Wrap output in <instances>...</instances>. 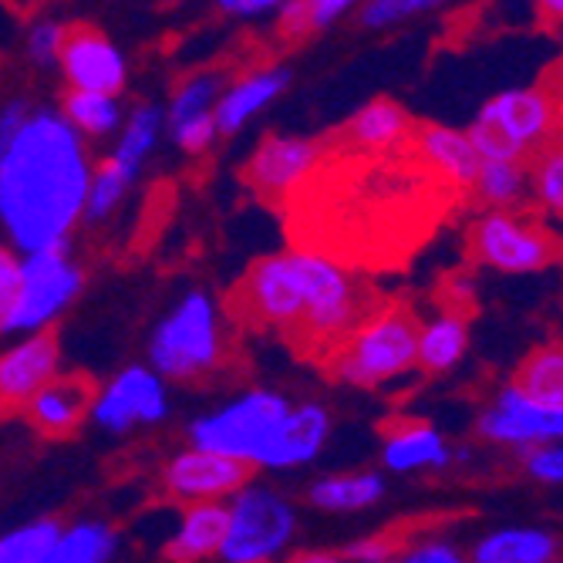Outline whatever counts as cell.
Returning <instances> with one entry per match:
<instances>
[{
    "label": "cell",
    "instance_id": "cell-1",
    "mask_svg": "<svg viewBox=\"0 0 563 563\" xmlns=\"http://www.w3.org/2000/svg\"><path fill=\"white\" fill-rule=\"evenodd\" d=\"M412 135V132H408ZM466 196L442 183L412 142L388 156H354L321 142V159L284 207L294 253L341 271H398Z\"/></svg>",
    "mask_w": 563,
    "mask_h": 563
},
{
    "label": "cell",
    "instance_id": "cell-2",
    "mask_svg": "<svg viewBox=\"0 0 563 563\" xmlns=\"http://www.w3.org/2000/svg\"><path fill=\"white\" fill-rule=\"evenodd\" d=\"M88 199L78 132L51 112L27 115L0 156V220L27 253L62 246Z\"/></svg>",
    "mask_w": 563,
    "mask_h": 563
},
{
    "label": "cell",
    "instance_id": "cell-3",
    "mask_svg": "<svg viewBox=\"0 0 563 563\" xmlns=\"http://www.w3.org/2000/svg\"><path fill=\"white\" fill-rule=\"evenodd\" d=\"M470 145L476 148L479 163H517L530 166L560 139V78L556 65L547 78L530 88L506 91L479 112L470 129Z\"/></svg>",
    "mask_w": 563,
    "mask_h": 563
},
{
    "label": "cell",
    "instance_id": "cell-4",
    "mask_svg": "<svg viewBox=\"0 0 563 563\" xmlns=\"http://www.w3.org/2000/svg\"><path fill=\"white\" fill-rule=\"evenodd\" d=\"M419 314L405 297H388L378 311L357 328L328 362L321 372L334 382L375 388L416 365L419 347Z\"/></svg>",
    "mask_w": 563,
    "mask_h": 563
},
{
    "label": "cell",
    "instance_id": "cell-5",
    "mask_svg": "<svg viewBox=\"0 0 563 563\" xmlns=\"http://www.w3.org/2000/svg\"><path fill=\"white\" fill-rule=\"evenodd\" d=\"M223 314L261 334H277L287 347L307 314V261L303 253H274L253 261L230 287Z\"/></svg>",
    "mask_w": 563,
    "mask_h": 563
},
{
    "label": "cell",
    "instance_id": "cell-6",
    "mask_svg": "<svg viewBox=\"0 0 563 563\" xmlns=\"http://www.w3.org/2000/svg\"><path fill=\"white\" fill-rule=\"evenodd\" d=\"M152 365H156L166 378L202 385L223 378L230 368V344L220 328V314L210 303L207 294H189L173 318L152 338Z\"/></svg>",
    "mask_w": 563,
    "mask_h": 563
},
{
    "label": "cell",
    "instance_id": "cell-7",
    "mask_svg": "<svg viewBox=\"0 0 563 563\" xmlns=\"http://www.w3.org/2000/svg\"><path fill=\"white\" fill-rule=\"evenodd\" d=\"M466 253L473 264H486L506 274H530L556 264L560 236L533 213H486L470 227Z\"/></svg>",
    "mask_w": 563,
    "mask_h": 563
},
{
    "label": "cell",
    "instance_id": "cell-8",
    "mask_svg": "<svg viewBox=\"0 0 563 563\" xmlns=\"http://www.w3.org/2000/svg\"><path fill=\"white\" fill-rule=\"evenodd\" d=\"M287 412H290V405L284 395L250 391L246 398L223 408V412L199 419L192 426V442H196V449L230 455V459H240V463L253 466V459H257V452L264 449V442L271 439V432L277 429V422Z\"/></svg>",
    "mask_w": 563,
    "mask_h": 563
},
{
    "label": "cell",
    "instance_id": "cell-9",
    "mask_svg": "<svg viewBox=\"0 0 563 563\" xmlns=\"http://www.w3.org/2000/svg\"><path fill=\"white\" fill-rule=\"evenodd\" d=\"M230 509L220 556L227 563H271L294 533V509L271 489H243Z\"/></svg>",
    "mask_w": 563,
    "mask_h": 563
},
{
    "label": "cell",
    "instance_id": "cell-10",
    "mask_svg": "<svg viewBox=\"0 0 563 563\" xmlns=\"http://www.w3.org/2000/svg\"><path fill=\"white\" fill-rule=\"evenodd\" d=\"M318 159H321V142L264 135L257 152H253L250 163L243 166V183L253 192V199L284 213L290 196L303 186L307 176H311Z\"/></svg>",
    "mask_w": 563,
    "mask_h": 563
},
{
    "label": "cell",
    "instance_id": "cell-11",
    "mask_svg": "<svg viewBox=\"0 0 563 563\" xmlns=\"http://www.w3.org/2000/svg\"><path fill=\"white\" fill-rule=\"evenodd\" d=\"M78 287H81V274L78 267H71L65 243L31 253L27 264H21V297H18L8 331L47 328V321L78 294Z\"/></svg>",
    "mask_w": 563,
    "mask_h": 563
},
{
    "label": "cell",
    "instance_id": "cell-12",
    "mask_svg": "<svg viewBox=\"0 0 563 563\" xmlns=\"http://www.w3.org/2000/svg\"><path fill=\"white\" fill-rule=\"evenodd\" d=\"M58 375V328L47 324L34 331L24 344L0 354V422H8L21 412L34 395Z\"/></svg>",
    "mask_w": 563,
    "mask_h": 563
},
{
    "label": "cell",
    "instance_id": "cell-13",
    "mask_svg": "<svg viewBox=\"0 0 563 563\" xmlns=\"http://www.w3.org/2000/svg\"><path fill=\"white\" fill-rule=\"evenodd\" d=\"M58 62L71 81V91L115 98L125 85V62L115 44L88 21L65 24Z\"/></svg>",
    "mask_w": 563,
    "mask_h": 563
},
{
    "label": "cell",
    "instance_id": "cell-14",
    "mask_svg": "<svg viewBox=\"0 0 563 563\" xmlns=\"http://www.w3.org/2000/svg\"><path fill=\"white\" fill-rule=\"evenodd\" d=\"M253 473L257 470L250 463H240V459L217 455L207 449H189L173 459L163 483L173 499L192 506V503H217L220 496L230 493H243Z\"/></svg>",
    "mask_w": 563,
    "mask_h": 563
},
{
    "label": "cell",
    "instance_id": "cell-15",
    "mask_svg": "<svg viewBox=\"0 0 563 563\" xmlns=\"http://www.w3.org/2000/svg\"><path fill=\"white\" fill-rule=\"evenodd\" d=\"M412 132V119L391 98H375L372 106L354 112L341 129L324 135L321 142L341 152H354V156H388V152L401 148Z\"/></svg>",
    "mask_w": 563,
    "mask_h": 563
},
{
    "label": "cell",
    "instance_id": "cell-16",
    "mask_svg": "<svg viewBox=\"0 0 563 563\" xmlns=\"http://www.w3.org/2000/svg\"><path fill=\"white\" fill-rule=\"evenodd\" d=\"M476 432L493 442H514V445H530L547 439H560L563 432V408H543L514 388H506L486 412L479 416Z\"/></svg>",
    "mask_w": 563,
    "mask_h": 563
},
{
    "label": "cell",
    "instance_id": "cell-17",
    "mask_svg": "<svg viewBox=\"0 0 563 563\" xmlns=\"http://www.w3.org/2000/svg\"><path fill=\"white\" fill-rule=\"evenodd\" d=\"M95 398H98V385L88 375L81 372L55 375L34 395L24 416L34 426V432H41L44 439H71L81 429Z\"/></svg>",
    "mask_w": 563,
    "mask_h": 563
},
{
    "label": "cell",
    "instance_id": "cell-18",
    "mask_svg": "<svg viewBox=\"0 0 563 563\" xmlns=\"http://www.w3.org/2000/svg\"><path fill=\"white\" fill-rule=\"evenodd\" d=\"M95 416L98 422L112 429V432H125L132 426H145V422H159L166 416V395L159 378L145 372V368H129L122 372L106 391L95 401Z\"/></svg>",
    "mask_w": 563,
    "mask_h": 563
},
{
    "label": "cell",
    "instance_id": "cell-19",
    "mask_svg": "<svg viewBox=\"0 0 563 563\" xmlns=\"http://www.w3.org/2000/svg\"><path fill=\"white\" fill-rule=\"evenodd\" d=\"M408 142H412V152L442 183L459 189L470 202V189L479 173V156L463 132H452V129H442L432 122H412Z\"/></svg>",
    "mask_w": 563,
    "mask_h": 563
},
{
    "label": "cell",
    "instance_id": "cell-20",
    "mask_svg": "<svg viewBox=\"0 0 563 563\" xmlns=\"http://www.w3.org/2000/svg\"><path fill=\"white\" fill-rule=\"evenodd\" d=\"M331 432V416L321 405H303L290 408V412L277 422L264 449L253 459V466H300L307 459H314Z\"/></svg>",
    "mask_w": 563,
    "mask_h": 563
},
{
    "label": "cell",
    "instance_id": "cell-21",
    "mask_svg": "<svg viewBox=\"0 0 563 563\" xmlns=\"http://www.w3.org/2000/svg\"><path fill=\"white\" fill-rule=\"evenodd\" d=\"M382 439H385V463L398 473L449 463L445 439L426 422H416V419L382 422Z\"/></svg>",
    "mask_w": 563,
    "mask_h": 563
},
{
    "label": "cell",
    "instance_id": "cell-22",
    "mask_svg": "<svg viewBox=\"0 0 563 563\" xmlns=\"http://www.w3.org/2000/svg\"><path fill=\"white\" fill-rule=\"evenodd\" d=\"M227 523L230 509L223 503H192L183 514V527L176 540L169 543V560L173 563H199L213 553H220L227 540Z\"/></svg>",
    "mask_w": 563,
    "mask_h": 563
},
{
    "label": "cell",
    "instance_id": "cell-23",
    "mask_svg": "<svg viewBox=\"0 0 563 563\" xmlns=\"http://www.w3.org/2000/svg\"><path fill=\"white\" fill-rule=\"evenodd\" d=\"M287 88V71L274 68V71H261V75H246L240 85H233L213 112V125L217 132L230 135L236 132L253 112H261L274 95H280Z\"/></svg>",
    "mask_w": 563,
    "mask_h": 563
},
{
    "label": "cell",
    "instance_id": "cell-24",
    "mask_svg": "<svg viewBox=\"0 0 563 563\" xmlns=\"http://www.w3.org/2000/svg\"><path fill=\"white\" fill-rule=\"evenodd\" d=\"M509 388L543 408H563V351H560V344L533 347L517 365L514 385Z\"/></svg>",
    "mask_w": 563,
    "mask_h": 563
},
{
    "label": "cell",
    "instance_id": "cell-25",
    "mask_svg": "<svg viewBox=\"0 0 563 563\" xmlns=\"http://www.w3.org/2000/svg\"><path fill=\"white\" fill-rule=\"evenodd\" d=\"M466 344H470V318L455 311H442L439 321L419 331L416 365H422V372L429 375H442L466 354Z\"/></svg>",
    "mask_w": 563,
    "mask_h": 563
},
{
    "label": "cell",
    "instance_id": "cell-26",
    "mask_svg": "<svg viewBox=\"0 0 563 563\" xmlns=\"http://www.w3.org/2000/svg\"><path fill=\"white\" fill-rule=\"evenodd\" d=\"M556 537L547 530H499L473 550V563H553Z\"/></svg>",
    "mask_w": 563,
    "mask_h": 563
},
{
    "label": "cell",
    "instance_id": "cell-27",
    "mask_svg": "<svg viewBox=\"0 0 563 563\" xmlns=\"http://www.w3.org/2000/svg\"><path fill=\"white\" fill-rule=\"evenodd\" d=\"M527 169L517 163H479L476 183L470 189V202H479L489 213H506L523 196Z\"/></svg>",
    "mask_w": 563,
    "mask_h": 563
},
{
    "label": "cell",
    "instance_id": "cell-28",
    "mask_svg": "<svg viewBox=\"0 0 563 563\" xmlns=\"http://www.w3.org/2000/svg\"><path fill=\"white\" fill-rule=\"evenodd\" d=\"M385 483L375 473H347L331 476L311 486V503L321 509H334V514H351V509H365L375 499H382Z\"/></svg>",
    "mask_w": 563,
    "mask_h": 563
},
{
    "label": "cell",
    "instance_id": "cell-29",
    "mask_svg": "<svg viewBox=\"0 0 563 563\" xmlns=\"http://www.w3.org/2000/svg\"><path fill=\"white\" fill-rule=\"evenodd\" d=\"M347 8H351L347 0H294V4L280 8L277 37L284 44H297L303 37H311L314 31L334 24V18H341Z\"/></svg>",
    "mask_w": 563,
    "mask_h": 563
},
{
    "label": "cell",
    "instance_id": "cell-30",
    "mask_svg": "<svg viewBox=\"0 0 563 563\" xmlns=\"http://www.w3.org/2000/svg\"><path fill=\"white\" fill-rule=\"evenodd\" d=\"M115 533L101 523H81L58 537L55 550L47 553L44 563H106L112 556Z\"/></svg>",
    "mask_w": 563,
    "mask_h": 563
},
{
    "label": "cell",
    "instance_id": "cell-31",
    "mask_svg": "<svg viewBox=\"0 0 563 563\" xmlns=\"http://www.w3.org/2000/svg\"><path fill=\"white\" fill-rule=\"evenodd\" d=\"M62 537L58 520H34L8 537H0V563H44Z\"/></svg>",
    "mask_w": 563,
    "mask_h": 563
},
{
    "label": "cell",
    "instance_id": "cell-32",
    "mask_svg": "<svg viewBox=\"0 0 563 563\" xmlns=\"http://www.w3.org/2000/svg\"><path fill=\"white\" fill-rule=\"evenodd\" d=\"M132 179H135V173L125 169L115 156L101 159V163L88 173V199H85L88 217L101 220L106 213H112V210H115V202L122 199V192L129 189Z\"/></svg>",
    "mask_w": 563,
    "mask_h": 563
},
{
    "label": "cell",
    "instance_id": "cell-33",
    "mask_svg": "<svg viewBox=\"0 0 563 563\" xmlns=\"http://www.w3.org/2000/svg\"><path fill=\"white\" fill-rule=\"evenodd\" d=\"M62 106H65V122H68L71 129H81V132H91V135L109 132V129L119 122L115 101L106 98V95L68 91Z\"/></svg>",
    "mask_w": 563,
    "mask_h": 563
},
{
    "label": "cell",
    "instance_id": "cell-34",
    "mask_svg": "<svg viewBox=\"0 0 563 563\" xmlns=\"http://www.w3.org/2000/svg\"><path fill=\"white\" fill-rule=\"evenodd\" d=\"M156 129H159V112H156V109H139V112L132 115V122H129L122 142H119L115 159H119L125 169L139 173V166H142V159H145V152L152 148V142H156Z\"/></svg>",
    "mask_w": 563,
    "mask_h": 563
},
{
    "label": "cell",
    "instance_id": "cell-35",
    "mask_svg": "<svg viewBox=\"0 0 563 563\" xmlns=\"http://www.w3.org/2000/svg\"><path fill=\"white\" fill-rule=\"evenodd\" d=\"M412 530H416V520H405L401 527H391V530H382V533H375L368 540L351 543L344 550V556L357 560V563H388L405 547V540L412 537Z\"/></svg>",
    "mask_w": 563,
    "mask_h": 563
},
{
    "label": "cell",
    "instance_id": "cell-36",
    "mask_svg": "<svg viewBox=\"0 0 563 563\" xmlns=\"http://www.w3.org/2000/svg\"><path fill=\"white\" fill-rule=\"evenodd\" d=\"M213 95H217V78L213 75H192L173 98V112H169L173 125H183V122L199 119V115H210L207 106L213 101Z\"/></svg>",
    "mask_w": 563,
    "mask_h": 563
},
{
    "label": "cell",
    "instance_id": "cell-37",
    "mask_svg": "<svg viewBox=\"0 0 563 563\" xmlns=\"http://www.w3.org/2000/svg\"><path fill=\"white\" fill-rule=\"evenodd\" d=\"M533 183H537V196L550 213L563 210V156L560 145L550 148L547 156H540L533 163Z\"/></svg>",
    "mask_w": 563,
    "mask_h": 563
},
{
    "label": "cell",
    "instance_id": "cell-38",
    "mask_svg": "<svg viewBox=\"0 0 563 563\" xmlns=\"http://www.w3.org/2000/svg\"><path fill=\"white\" fill-rule=\"evenodd\" d=\"M432 8H435L432 0H375V4H365L357 18H362L365 27H388V24H398L405 18H416Z\"/></svg>",
    "mask_w": 563,
    "mask_h": 563
},
{
    "label": "cell",
    "instance_id": "cell-39",
    "mask_svg": "<svg viewBox=\"0 0 563 563\" xmlns=\"http://www.w3.org/2000/svg\"><path fill=\"white\" fill-rule=\"evenodd\" d=\"M18 297H21V264L8 246H0V331H8Z\"/></svg>",
    "mask_w": 563,
    "mask_h": 563
},
{
    "label": "cell",
    "instance_id": "cell-40",
    "mask_svg": "<svg viewBox=\"0 0 563 563\" xmlns=\"http://www.w3.org/2000/svg\"><path fill=\"white\" fill-rule=\"evenodd\" d=\"M217 135V125H213V115H199V119H189L183 125H176V142L192 152V156H199L202 148H207Z\"/></svg>",
    "mask_w": 563,
    "mask_h": 563
},
{
    "label": "cell",
    "instance_id": "cell-41",
    "mask_svg": "<svg viewBox=\"0 0 563 563\" xmlns=\"http://www.w3.org/2000/svg\"><path fill=\"white\" fill-rule=\"evenodd\" d=\"M527 470L540 479V483H560L563 479V452L556 445H537L527 455Z\"/></svg>",
    "mask_w": 563,
    "mask_h": 563
},
{
    "label": "cell",
    "instance_id": "cell-42",
    "mask_svg": "<svg viewBox=\"0 0 563 563\" xmlns=\"http://www.w3.org/2000/svg\"><path fill=\"white\" fill-rule=\"evenodd\" d=\"M62 37H65V24L44 21L31 31V55L37 62H55L62 51Z\"/></svg>",
    "mask_w": 563,
    "mask_h": 563
},
{
    "label": "cell",
    "instance_id": "cell-43",
    "mask_svg": "<svg viewBox=\"0 0 563 563\" xmlns=\"http://www.w3.org/2000/svg\"><path fill=\"white\" fill-rule=\"evenodd\" d=\"M405 563H463V560L445 543H422L405 556Z\"/></svg>",
    "mask_w": 563,
    "mask_h": 563
},
{
    "label": "cell",
    "instance_id": "cell-44",
    "mask_svg": "<svg viewBox=\"0 0 563 563\" xmlns=\"http://www.w3.org/2000/svg\"><path fill=\"white\" fill-rule=\"evenodd\" d=\"M24 122H27V109L21 106V101H14V106L4 109V115H0V156H4V148L11 145V139L21 132Z\"/></svg>",
    "mask_w": 563,
    "mask_h": 563
},
{
    "label": "cell",
    "instance_id": "cell-45",
    "mask_svg": "<svg viewBox=\"0 0 563 563\" xmlns=\"http://www.w3.org/2000/svg\"><path fill=\"white\" fill-rule=\"evenodd\" d=\"M271 8H274L271 0H227L223 14H243V18H250V14H264Z\"/></svg>",
    "mask_w": 563,
    "mask_h": 563
},
{
    "label": "cell",
    "instance_id": "cell-46",
    "mask_svg": "<svg viewBox=\"0 0 563 563\" xmlns=\"http://www.w3.org/2000/svg\"><path fill=\"white\" fill-rule=\"evenodd\" d=\"M287 563H344V556L331 550H303V553H294Z\"/></svg>",
    "mask_w": 563,
    "mask_h": 563
}]
</instances>
